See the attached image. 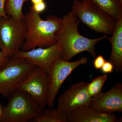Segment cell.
I'll use <instances>...</instances> for the list:
<instances>
[{
  "instance_id": "277c9868",
  "label": "cell",
  "mask_w": 122,
  "mask_h": 122,
  "mask_svg": "<svg viewBox=\"0 0 122 122\" xmlns=\"http://www.w3.org/2000/svg\"><path fill=\"white\" fill-rule=\"evenodd\" d=\"M37 67L24 58H9L0 69V94L10 96Z\"/></svg>"
},
{
  "instance_id": "d6986e66",
  "label": "cell",
  "mask_w": 122,
  "mask_h": 122,
  "mask_svg": "<svg viewBox=\"0 0 122 122\" xmlns=\"http://www.w3.org/2000/svg\"><path fill=\"white\" fill-rule=\"evenodd\" d=\"M106 60L102 55H100L95 58L93 62L94 68L97 70H100L103 64L106 62Z\"/></svg>"
},
{
  "instance_id": "4fadbf2b",
  "label": "cell",
  "mask_w": 122,
  "mask_h": 122,
  "mask_svg": "<svg viewBox=\"0 0 122 122\" xmlns=\"http://www.w3.org/2000/svg\"><path fill=\"white\" fill-rule=\"evenodd\" d=\"M111 36L108 39L111 44V53L109 61L117 73L122 71V17L116 21Z\"/></svg>"
},
{
  "instance_id": "603a6c76",
  "label": "cell",
  "mask_w": 122,
  "mask_h": 122,
  "mask_svg": "<svg viewBox=\"0 0 122 122\" xmlns=\"http://www.w3.org/2000/svg\"><path fill=\"white\" fill-rule=\"evenodd\" d=\"M4 107L2 105L0 104V122H1L2 120Z\"/></svg>"
},
{
  "instance_id": "44dd1931",
  "label": "cell",
  "mask_w": 122,
  "mask_h": 122,
  "mask_svg": "<svg viewBox=\"0 0 122 122\" xmlns=\"http://www.w3.org/2000/svg\"><path fill=\"white\" fill-rule=\"evenodd\" d=\"M6 0H0V18H7L8 17L5 13V10Z\"/></svg>"
},
{
  "instance_id": "ac0fdd59",
  "label": "cell",
  "mask_w": 122,
  "mask_h": 122,
  "mask_svg": "<svg viewBox=\"0 0 122 122\" xmlns=\"http://www.w3.org/2000/svg\"><path fill=\"white\" fill-rule=\"evenodd\" d=\"M46 8V4L44 1L40 3L32 4L30 7V9L35 12L40 14L45 11Z\"/></svg>"
},
{
  "instance_id": "7a4b0ae2",
  "label": "cell",
  "mask_w": 122,
  "mask_h": 122,
  "mask_svg": "<svg viewBox=\"0 0 122 122\" xmlns=\"http://www.w3.org/2000/svg\"><path fill=\"white\" fill-rule=\"evenodd\" d=\"M26 28V38L21 50L37 48H47L56 43V35L62 22V18L50 15L46 20L32 10L24 14Z\"/></svg>"
},
{
  "instance_id": "9a60e30c",
  "label": "cell",
  "mask_w": 122,
  "mask_h": 122,
  "mask_svg": "<svg viewBox=\"0 0 122 122\" xmlns=\"http://www.w3.org/2000/svg\"><path fill=\"white\" fill-rule=\"evenodd\" d=\"M35 122H68L67 114L56 109H43L40 115L33 120Z\"/></svg>"
},
{
  "instance_id": "ba28073f",
  "label": "cell",
  "mask_w": 122,
  "mask_h": 122,
  "mask_svg": "<svg viewBox=\"0 0 122 122\" xmlns=\"http://www.w3.org/2000/svg\"><path fill=\"white\" fill-rule=\"evenodd\" d=\"M49 89L48 73L37 67L17 90L28 95L37 105L44 109L48 106Z\"/></svg>"
},
{
  "instance_id": "cb8c5ba5",
  "label": "cell",
  "mask_w": 122,
  "mask_h": 122,
  "mask_svg": "<svg viewBox=\"0 0 122 122\" xmlns=\"http://www.w3.org/2000/svg\"><path fill=\"white\" fill-rule=\"evenodd\" d=\"M31 2L33 4H37V3H40V2H42L44 1V0H30Z\"/></svg>"
},
{
  "instance_id": "7c38bea8",
  "label": "cell",
  "mask_w": 122,
  "mask_h": 122,
  "mask_svg": "<svg viewBox=\"0 0 122 122\" xmlns=\"http://www.w3.org/2000/svg\"><path fill=\"white\" fill-rule=\"evenodd\" d=\"M68 122H115L113 113L98 111L90 106L79 107L67 114Z\"/></svg>"
},
{
  "instance_id": "8992f818",
  "label": "cell",
  "mask_w": 122,
  "mask_h": 122,
  "mask_svg": "<svg viewBox=\"0 0 122 122\" xmlns=\"http://www.w3.org/2000/svg\"><path fill=\"white\" fill-rule=\"evenodd\" d=\"M26 28L23 20L11 17L0 18V49L8 58L20 50L25 38Z\"/></svg>"
},
{
  "instance_id": "5b68a950",
  "label": "cell",
  "mask_w": 122,
  "mask_h": 122,
  "mask_svg": "<svg viewBox=\"0 0 122 122\" xmlns=\"http://www.w3.org/2000/svg\"><path fill=\"white\" fill-rule=\"evenodd\" d=\"M10 96L4 107L1 122H28L39 116L43 110L23 92L17 90Z\"/></svg>"
},
{
  "instance_id": "5bb4252c",
  "label": "cell",
  "mask_w": 122,
  "mask_h": 122,
  "mask_svg": "<svg viewBox=\"0 0 122 122\" xmlns=\"http://www.w3.org/2000/svg\"><path fill=\"white\" fill-rule=\"evenodd\" d=\"M96 5L116 20L122 17V1L120 0H86Z\"/></svg>"
},
{
  "instance_id": "30bf717a",
  "label": "cell",
  "mask_w": 122,
  "mask_h": 122,
  "mask_svg": "<svg viewBox=\"0 0 122 122\" xmlns=\"http://www.w3.org/2000/svg\"><path fill=\"white\" fill-rule=\"evenodd\" d=\"M61 56V49L56 43L47 48H37L26 51L20 50L14 57L26 59L48 73L53 63Z\"/></svg>"
},
{
  "instance_id": "d4e9b609",
  "label": "cell",
  "mask_w": 122,
  "mask_h": 122,
  "mask_svg": "<svg viewBox=\"0 0 122 122\" xmlns=\"http://www.w3.org/2000/svg\"><path fill=\"white\" fill-rule=\"evenodd\" d=\"M121 0V1H122V0Z\"/></svg>"
},
{
  "instance_id": "7402d4cb",
  "label": "cell",
  "mask_w": 122,
  "mask_h": 122,
  "mask_svg": "<svg viewBox=\"0 0 122 122\" xmlns=\"http://www.w3.org/2000/svg\"><path fill=\"white\" fill-rule=\"evenodd\" d=\"M9 58L5 56L0 49V69L6 64Z\"/></svg>"
},
{
  "instance_id": "e0dca14e",
  "label": "cell",
  "mask_w": 122,
  "mask_h": 122,
  "mask_svg": "<svg viewBox=\"0 0 122 122\" xmlns=\"http://www.w3.org/2000/svg\"><path fill=\"white\" fill-rule=\"evenodd\" d=\"M107 78V75H104L93 79L91 82L88 83L87 91L89 96L92 98L102 92L103 86Z\"/></svg>"
},
{
  "instance_id": "8fae6325",
  "label": "cell",
  "mask_w": 122,
  "mask_h": 122,
  "mask_svg": "<svg viewBox=\"0 0 122 122\" xmlns=\"http://www.w3.org/2000/svg\"><path fill=\"white\" fill-rule=\"evenodd\" d=\"M90 106L98 111L122 112V85L117 82L109 91L101 92L92 98Z\"/></svg>"
},
{
  "instance_id": "ffe728a7",
  "label": "cell",
  "mask_w": 122,
  "mask_h": 122,
  "mask_svg": "<svg viewBox=\"0 0 122 122\" xmlns=\"http://www.w3.org/2000/svg\"><path fill=\"white\" fill-rule=\"evenodd\" d=\"M100 69L103 73H110L113 72L114 67L113 64L110 62L106 61Z\"/></svg>"
},
{
  "instance_id": "3957f363",
  "label": "cell",
  "mask_w": 122,
  "mask_h": 122,
  "mask_svg": "<svg viewBox=\"0 0 122 122\" xmlns=\"http://www.w3.org/2000/svg\"><path fill=\"white\" fill-rule=\"evenodd\" d=\"M72 11L79 21L94 31L112 34L116 20L96 5L86 0H74Z\"/></svg>"
},
{
  "instance_id": "2e32d148",
  "label": "cell",
  "mask_w": 122,
  "mask_h": 122,
  "mask_svg": "<svg viewBox=\"0 0 122 122\" xmlns=\"http://www.w3.org/2000/svg\"><path fill=\"white\" fill-rule=\"evenodd\" d=\"M30 0H7L5 5V13L8 16L17 19L23 20V5Z\"/></svg>"
},
{
  "instance_id": "9c48e42d",
  "label": "cell",
  "mask_w": 122,
  "mask_h": 122,
  "mask_svg": "<svg viewBox=\"0 0 122 122\" xmlns=\"http://www.w3.org/2000/svg\"><path fill=\"white\" fill-rule=\"evenodd\" d=\"M88 83L79 82L71 86L59 96L57 108L67 114L79 107L90 106L92 98L87 94Z\"/></svg>"
},
{
  "instance_id": "6da1fadb",
  "label": "cell",
  "mask_w": 122,
  "mask_h": 122,
  "mask_svg": "<svg viewBox=\"0 0 122 122\" xmlns=\"http://www.w3.org/2000/svg\"><path fill=\"white\" fill-rule=\"evenodd\" d=\"M79 21L71 10L63 16L62 22L56 33V43L61 51L63 60L69 61L76 55L87 52L93 57L96 56L95 46L100 41L108 37L105 35L95 39L85 37L78 31Z\"/></svg>"
},
{
  "instance_id": "52a82bcc",
  "label": "cell",
  "mask_w": 122,
  "mask_h": 122,
  "mask_svg": "<svg viewBox=\"0 0 122 122\" xmlns=\"http://www.w3.org/2000/svg\"><path fill=\"white\" fill-rule=\"evenodd\" d=\"M87 61L88 59L85 57L73 62L65 61L61 57L55 61L48 72L49 107L51 108L54 106L55 99L66 79L77 67L86 64Z\"/></svg>"
}]
</instances>
